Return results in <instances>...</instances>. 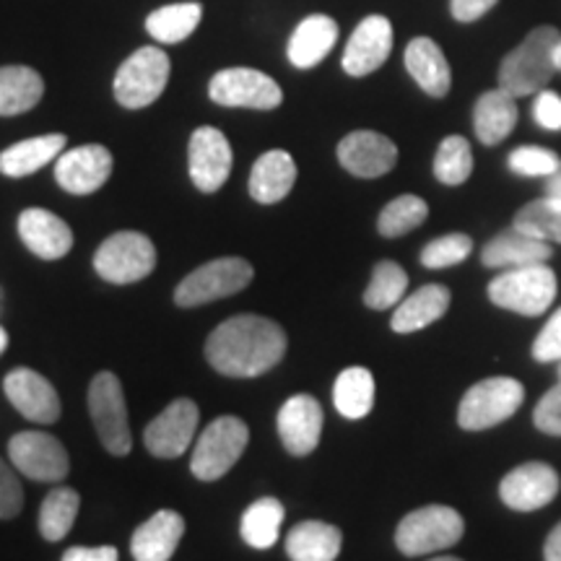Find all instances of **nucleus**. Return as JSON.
<instances>
[{
  "label": "nucleus",
  "instance_id": "30",
  "mask_svg": "<svg viewBox=\"0 0 561 561\" xmlns=\"http://www.w3.org/2000/svg\"><path fill=\"white\" fill-rule=\"evenodd\" d=\"M343 546V533L331 523L305 520L286 536V553L291 561H335Z\"/></svg>",
  "mask_w": 561,
  "mask_h": 561
},
{
  "label": "nucleus",
  "instance_id": "19",
  "mask_svg": "<svg viewBox=\"0 0 561 561\" xmlns=\"http://www.w3.org/2000/svg\"><path fill=\"white\" fill-rule=\"evenodd\" d=\"M392 53V24L385 16H367L359 21L343 53V70L354 79L375 73Z\"/></svg>",
  "mask_w": 561,
  "mask_h": 561
},
{
  "label": "nucleus",
  "instance_id": "18",
  "mask_svg": "<svg viewBox=\"0 0 561 561\" xmlns=\"http://www.w3.org/2000/svg\"><path fill=\"white\" fill-rule=\"evenodd\" d=\"M339 161L354 178L375 180L398 164V146L382 133L354 130L339 144Z\"/></svg>",
  "mask_w": 561,
  "mask_h": 561
},
{
  "label": "nucleus",
  "instance_id": "13",
  "mask_svg": "<svg viewBox=\"0 0 561 561\" xmlns=\"http://www.w3.org/2000/svg\"><path fill=\"white\" fill-rule=\"evenodd\" d=\"M198 405L191 398H178L146 426L144 442L153 458L174 460L191 450L195 432H198Z\"/></svg>",
  "mask_w": 561,
  "mask_h": 561
},
{
  "label": "nucleus",
  "instance_id": "7",
  "mask_svg": "<svg viewBox=\"0 0 561 561\" xmlns=\"http://www.w3.org/2000/svg\"><path fill=\"white\" fill-rule=\"evenodd\" d=\"M157 268V248L140 231H115L94 252V271L110 284L125 286L151 276Z\"/></svg>",
  "mask_w": 561,
  "mask_h": 561
},
{
  "label": "nucleus",
  "instance_id": "10",
  "mask_svg": "<svg viewBox=\"0 0 561 561\" xmlns=\"http://www.w3.org/2000/svg\"><path fill=\"white\" fill-rule=\"evenodd\" d=\"M252 276H255V271L242 257H219V261L201 265L191 276L182 278L178 289H174V301L180 307L208 305V301L248 289Z\"/></svg>",
  "mask_w": 561,
  "mask_h": 561
},
{
  "label": "nucleus",
  "instance_id": "44",
  "mask_svg": "<svg viewBox=\"0 0 561 561\" xmlns=\"http://www.w3.org/2000/svg\"><path fill=\"white\" fill-rule=\"evenodd\" d=\"M533 359L536 362H561V307L551 314L543 331L533 341Z\"/></svg>",
  "mask_w": 561,
  "mask_h": 561
},
{
  "label": "nucleus",
  "instance_id": "16",
  "mask_svg": "<svg viewBox=\"0 0 561 561\" xmlns=\"http://www.w3.org/2000/svg\"><path fill=\"white\" fill-rule=\"evenodd\" d=\"M191 180L201 193H216L231 172V146L221 130L203 125L191 136L187 146Z\"/></svg>",
  "mask_w": 561,
  "mask_h": 561
},
{
  "label": "nucleus",
  "instance_id": "21",
  "mask_svg": "<svg viewBox=\"0 0 561 561\" xmlns=\"http://www.w3.org/2000/svg\"><path fill=\"white\" fill-rule=\"evenodd\" d=\"M19 237L42 261H60L73 248V231L45 208H26L19 216Z\"/></svg>",
  "mask_w": 561,
  "mask_h": 561
},
{
  "label": "nucleus",
  "instance_id": "23",
  "mask_svg": "<svg viewBox=\"0 0 561 561\" xmlns=\"http://www.w3.org/2000/svg\"><path fill=\"white\" fill-rule=\"evenodd\" d=\"M551 255H553V248L549 242L538 240V237H530L525 234L523 229L512 227L483 244L481 263L486 265V268L510 271V268H523V265L549 263Z\"/></svg>",
  "mask_w": 561,
  "mask_h": 561
},
{
  "label": "nucleus",
  "instance_id": "33",
  "mask_svg": "<svg viewBox=\"0 0 561 561\" xmlns=\"http://www.w3.org/2000/svg\"><path fill=\"white\" fill-rule=\"evenodd\" d=\"M333 403L341 416L359 421L375 409V377L364 367H348L333 385Z\"/></svg>",
  "mask_w": 561,
  "mask_h": 561
},
{
  "label": "nucleus",
  "instance_id": "11",
  "mask_svg": "<svg viewBox=\"0 0 561 561\" xmlns=\"http://www.w3.org/2000/svg\"><path fill=\"white\" fill-rule=\"evenodd\" d=\"M208 96L221 107L248 110H276L284 102L278 83L255 68L219 70L208 83Z\"/></svg>",
  "mask_w": 561,
  "mask_h": 561
},
{
  "label": "nucleus",
  "instance_id": "38",
  "mask_svg": "<svg viewBox=\"0 0 561 561\" xmlns=\"http://www.w3.org/2000/svg\"><path fill=\"white\" fill-rule=\"evenodd\" d=\"M426 216H430V206H426L424 198H419V195H401V198L390 201L382 208L380 219H377V231L388 237V240H396V237L419 229L426 221Z\"/></svg>",
  "mask_w": 561,
  "mask_h": 561
},
{
  "label": "nucleus",
  "instance_id": "14",
  "mask_svg": "<svg viewBox=\"0 0 561 561\" xmlns=\"http://www.w3.org/2000/svg\"><path fill=\"white\" fill-rule=\"evenodd\" d=\"M561 479L549 462L530 460L510 471L500 483V500L515 512H536L549 507L559 496Z\"/></svg>",
  "mask_w": 561,
  "mask_h": 561
},
{
  "label": "nucleus",
  "instance_id": "26",
  "mask_svg": "<svg viewBox=\"0 0 561 561\" xmlns=\"http://www.w3.org/2000/svg\"><path fill=\"white\" fill-rule=\"evenodd\" d=\"M450 289L442 284L421 286L419 291H413L411 297H405L401 305L392 312L390 328L396 333L409 335L416 331H424L432 322L445 318V312L450 310Z\"/></svg>",
  "mask_w": 561,
  "mask_h": 561
},
{
  "label": "nucleus",
  "instance_id": "50",
  "mask_svg": "<svg viewBox=\"0 0 561 561\" xmlns=\"http://www.w3.org/2000/svg\"><path fill=\"white\" fill-rule=\"evenodd\" d=\"M5 346H9V333H5L3 328H0V354H3Z\"/></svg>",
  "mask_w": 561,
  "mask_h": 561
},
{
  "label": "nucleus",
  "instance_id": "22",
  "mask_svg": "<svg viewBox=\"0 0 561 561\" xmlns=\"http://www.w3.org/2000/svg\"><path fill=\"white\" fill-rule=\"evenodd\" d=\"M185 536V517L174 510H159L130 538V553L136 561H170Z\"/></svg>",
  "mask_w": 561,
  "mask_h": 561
},
{
  "label": "nucleus",
  "instance_id": "41",
  "mask_svg": "<svg viewBox=\"0 0 561 561\" xmlns=\"http://www.w3.org/2000/svg\"><path fill=\"white\" fill-rule=\"evenodd\" d=\"M510 170L523 178H551L561 170V159L543 146H520L510 153Z\"/></svg>",
  "mask_w": 561,
  "mask_h": 561
},
{
  "label": "nucleus",
  "instance_id": "28",
  "mask_svg": "<svg viewBox=\"0 0 561 561\" xmlns=\"http://www.w3.org/2000/svg\"><path fill=\"white\" fill-rule=\"evenodd\" d=\"M66 136L62 133H47V136L19 140L0 153V172L5 178H30L66 151Z\"/></svg>",
  "mask_w": 561,
  "mask_h": 561
},
{
  "label": "nucleus",
  "instance_id": "47",
  "mask_svg": "<svg viewBox=\"0 0 561 561\" xmlns=\"http://www.w3.org/2000/svg\"><path fill=\"white\" fill-rule=\"evenodd\" d=\"M60 561H121L115 546H73Z\"/></svg>",
  "mask_w": 561,
  "mask_h": 561
},
{
  "label": "nucleus",
  "instance_id": "2",
  "mask_svg": "<svg viewBox=\"0 0 561 561\" xmlns=\"http://www.w3.org/2000/svg\"><path fill=\"white\" fill-rule=\"evenodd\" d=\"M561 32L557 26H538L502 60L500 89L520 100L538 94L557 73V47Z\"/></svg>",
  "mask_w": 561,
  "mask_h": 561
},
{
  "label": "nucleus",
  "instance_id": "1",
  "mask_svg": "<svg viewBox=\"0 0 561 561\" xmlns=\"http://www.w3.org/2000/svg\"><path fill=\"white\" fill-rule=\"evenodd\" d=\"M284 328L263 314H234L221 322L206 341V359L224 377H261L284 359Z\"/></svg>",
  "mask_w": 561,
  "mask_h": 561
},
{
  "label": "nucleus",
  "instance_id": "39",
  "mask_svg": "<svg viewBox=\"0 0 561 561\" xmlns=\"http://www.w3.org/2000/svg\"><path fill=\"white\" fill-rule=\"evenodd\" d=\"M473 172V151L462 136H450L439 144L437 157H434V178L442 185H462Z\"/></svg>",
  "mask_w": 561,
  "mask_h": 561
},
{
  "label": "nucleus",
  "instance_id": "20",
  "mask_svg": "<svg viewBox=\"0 0 561 561\" xmlns=\"http://www.w3.org/2000/svg\"><path fill=\"white\" fill-rule=\"evenodd\" d=\"M320 434L322 409L318 398L301 392V396H291L289 401L280 405L278 437L284 442L286 453L294 455V458H305L320 445Z\"/></svg>",
  "mask_w": 561,
  "mask_h": 561
},
{
  "label": "nucleus",
  "instance_id": "4",
  "mask_svg": "<svg viewBox=\"0 0 561 561\" xmlns=\"http://www.w3.org/2000/svg\"><path fill=\"white\" fill-rule=\"evenodd\" d=\"M489 299L502 310L517 312L523 318H538L557 299V273L546 263L502 271L489 284Z\"/></svg>",
  "mask_w": 561,
  "mask_h": 561
},
{
  "label": "nucleus",
  "instance_id": "17",
  "mask_svg": "<svg viewBox=\"0 0 561 561\" xmlns=\"http://www.w3.org/2000/svg\"><path fill=\"white\" fill-rule=\"evenodd\" d=\"M5 398L21 416L34 421V424H55L60 419V398L58 390L47 377L30 367H19L5 375L3 380Z\"/></svg>",
  "mask_w": 561,
  "mask_h": 561
},
{
  "label": "nucleus",
  "instance_id": "15",
  "mask_svg": "<svg viewBox=\"0 0 561 561\" xmlns=\"http://www.w3.org/2000/svg\"><path fill=\"white\" fill-rule=\"evenodd\" d=\"M112 174V153L107 146L87 144L62 151L55 161V180L70 195L96 193Z\"/></svg>",
  "mask_w": 561,
  "mask_h": 561
},
{
  "label": "nucleus",
  "instance_id": "6",
  "mask_svg": "<svg viewBox=\"0 0 561 561\" xmlns=\"http://www.w3.org/2000/svg\"><path fill=\"white\" fill-rule=\"evenodd\" d=\"M525 388L515 377H486L462 396L458 405V424L466 432H483L500 426L520 411Z\"/></svg>",
  "mask_w": 561,
  "mask_h": 561
},
{
  "label": "nucleus",
  "instance_id": "53",
  "mask_svg": "<svg viewBox=\"0 0 561 561\" xmlns=\"http://www.w3.org/2000/svg\"><path fill=\"white\" fill-rule=\"evenodd\" d=\"M559 382H561V362H559Z\"/></svg>",
  "mask_w": 561,
  "mask_h": 561
},
{
  "label": "nucleus",
  "instance_id": "36",
  "mask_svg": "<svg viewBox=\"0 0 561 561\" xmlns=\"http://www.w3.org/2000/svg\"><path fill=\"white\" fill-rule=\"evenodd\" d=\"M405 291H409V273L398 263L382 261L371 271L369 286L364 291V305L369 310H390V307L401 305L405 299Z\"/></svg>",
  "mask_w": 561,
  "mask_h": 561
},
{
  "label": "nucleus",
  "instance_id": "45",
  "mask_svg": "<svg viewBox=\"0 0 561 561\" xmlns=\"http://www.w3.org/2000/svg\"><path fill=\"white\" fill-rule=\"evenodd\" d=\"M533 117L546 130H561V96L553 91H538Z\"/></svg>",
  "mask_w": 561,
  "mask_h": 561
},
{
  "label": "nucleus",
  "instance_id": "43",
  "mask_svg": "<svg viewBox=\"0 0 561 561\" xmlns=\"http://www.w3.org/2000/svg\"><path fill=\"white\" fill-rule=\"evenodd\" d=\"M533 424L538 432L561 437V382L538 401L536 411H533Z\"/></svg>",
  "mask_w": 561,
  "mask_h": 561
},
{
  "label": "nucleus",
  "instance_id": "29",
  "mask_svg": "<svg viewBox=\"0 0 561 561\" xmlns=\"http://www.w3.org/2000/svg\"><path fill=\"white\" fill-rule=\"evenodd\" d=\"M517 117H520V110H517L515 96L507 94L504 89L486 91V94L479 96L473 110L476 136L483 146L502 144L515 130Z\"/></svg>",
  "mask_w": 561,
  "mask_h": 561
},
{
  "label": "nucleus",
  "instance_id": "42",
  "mask_svg": "<svg viewBox=\"0 0 561 561\" xmlns=\"http://www.w3.org/2000/svg\"><path fill=\"white\" fill-rule=\"evenodd\" d=\"M24 510V486L13 468L0 458V520H13Z\"/></svg>",
  "mask_w": 561,
  "mask_h": 561
},
{
  "label": "nucleus",
  "instance_id": "25",
  "mask_svg": "<svg viewBox=\"0 0 561 561\" xmlns=\"http://www.w3.org/2000/svg\"><path fill=\"white\" fill-rule=\"evenodd\" d=\"M339 42V24L325 13L307 16L294 30L286 55H289L294 68H314L320 60H325Z\"/></svg>",
  "mask_w": 561,
  "mask_h": 561
},
{
  "label": "nucleus",
  "instance_id": "8",
  "mask_svg": "<svg viewBox=\"0 0 561 561\" xmlns=\"http://www.w3.org/2000/svg\"><path fill=\"white\" fill-rule=\"evenodd\" d=\"M170 81V58L159 47H140L115 76V100L125 110H144L164 94Z\"/></svg>",
  "mask_w": 561,
  "mask_h": 561
},
{
  "label": "nucleus",
  "instance_id": "52",
  "mask_svg": "<svg viewBox=\"0 0 561 561\" xmlns=\"http://www.w3.org/2000/svg\"><path fill=\"white\" fill-rule=\"evenodd\" d=\"M557 68L561 70V42H559V47H557Z\"/></svg>",
  "mask_w": 561,
  "mask_h": 561
},
{
  "label": "nucleus",
  "instance_id": "3",
  "mask_svg": "<svg viewBox=\"0 0 561 561\" xmlns=\"http://www.w3.org/2000/svg\"><path fill=\"white\" fill-rule=\"evenodd\" d=\"M466 533V520L447 504H426L409 512L396 530V546L403 557H430L455 546Z\"/></svg>",
  "mask_w": 561,
  "mask_h": 561
},
{
  "label": "nucleus",
  "instance_id": "46",
  "mask_svg": "<svg viewBox=\"0 0 561 561\" xmlns=\"http://www.w3.org/2000/svg\"><path fill=\"white\" fill-rule=\"evenodd\" d=\"M496 3H500V0H450V11L455 21L471 24V21H479L481 16H486Z\"/></svg>",
  "mask_w": 561,
  "mask_h": 561
},
{
  "label": "nucleus",
  "instance_id": "51",
  "mask_svg": "<svg viewBox=\"0 0 561 561\" xmlns=\"http://www.w3.org/2000/svg\"><path fill=\"white\" fill-rule=\"evenodd\" d=\"M430 561H462V559H458V557H434Z\"/></svg>",
  "mask_w": 561,
  "mask_h": 561
},
{
  "label": "nucleus",
  "instance_id": "32",
  "mask_svg": "<svg viewBox=\"0 0 561 561\" xmlns=\"http://www.w3.org/2000/svg\"><path fill=\"white\" fill-rule=\"evenodd\" d=\"M286 510L276 496H263V500L252 502L248 510H244L240 533L242 541L250 546V549L268 551L276 546L280 536V525H284Z\"/></svg>",
  "mask_w": 561,
  "mask_h": 561
},
{
  "label": "nucleus",
  "instance_id": "48",
  "mask_svg": "<svg viewBox=\"0 0 561 561\" xmlns=\"http://www.w3.org/2000/svg\"><path fill=\"white\" fill-rule=\"evenodd\" d=\"M543 561H561V523L549 533V538H546Z\"/></svg>",
  "mask_w": 561,
  "mask_h": 561
},
{
  "label": "nucleus",
  "instance_id": "49",
  "mask_svg": "<svg viewBox=\"0 0 561 561\" xmlns=\"http://www.w3.org/2000/svg\"><path fill=\"white\" fill-rule=\"evenodd\" d=\"M546 198L561 201V170L553 172L551 178H546Z\"/></svg>",
  "mask_w": 561,
  "mask_h": 561
},
{
  "label": "nucleus",
  "instance_id": "12",
  "mask_svg": "<svg viewBox=\"0 0 561 561\" xmlns=\"http://www.w3.org/2000/svg\"><path fill=\"white\" fill-rule=\"evenodd\" d=\"M9 458L21 476L42 483H58L70 471V458L62 442L45 432L13 434Z\"/></svg>",
  "mask_w": 561,
  "mask_h": 561
},
{
  "label": "nucleus",
  "instance_id": "27",
  "mask_svg": "<svg viewBox=\"0 0 561 561\" xmlns=\"http://www.w3.org/2000/svg\"><path fill=\"white\" fill-rule=\"evenodd\" d=\"M297 182V164L289 151H265L250 172V195L263 206L284 201Z\"/></svg>",
  "mask_w": 561,
  "mask_h": 561
},
{
  "label": "nucleus",
  "instance_id": "40",
  "mask_svg": "<svg viewBox=\"0 0 561 561\" xmlns=\"http://www.w3.org/2000/svg\"><path fill=\"white\" fill-rule=\"evenodd\" d=\"M471 252H473L471 237L460 234V231H453V234L437 237V240H432L424 250H421V265L432 271L450 268V265H458L466 261Z\"/></svg>",
  "mask_w": 561,
  "mask_h": 561
},
{
  "label": "nucleus",
  "instance_id": "37",
  "mask_svg": "<svg viewBox=\"0 0 561 561\" xmlns=\"http://www.w3.org/2000/svg\"><path fill=\"white\" fill-rule=\"evenodd\" d=\"M512 227L523 229L525 234L538 237L549 244H561V201L538 198L517 210Z\"/></svg>",
  "mask_w": 561,
  "mask_h": 561
},
{
  "label": "nucleus",
  "instance_id": "24",
  "mask_svg": "<svg viewBox=\"0 0 561 561\" xmlns=\"http://www.w3.org/2000/svg\"><path fill=\"white\" fill-rule=\"evenodd\" d=\"M405 68H409L411 79L419 83L421 91L442 100L453 87V70L447 62L445 53L437 42L430 37H416L405 47Z\"/></svg>",
  "mask_w": 561,
  "mask_h": 561
},
{
  "label": "nucleus",
  "instance_id": "31",
  "mask_svg": "<svg viewBox=\"0 0 561 561\" xmlns=\"http://www.w3.org/2000/svg\"><path fill=\"white\" fill-rule=\"evenodd\" d=\"M45 94V81L30 66L0 68V117L24 115L34 110Z\"/></svg>",
  "mask_w": 561,
  "mask_h": 561
},
{
  "label": "nucleus",
  "instance_id": "34",
  "mask_svg": "<svg viewBox=\"0 0 561 561\" xmlns=\"http://www.w3.org/2000/svg\"><path fill=\"white\" fill-rule=\"evenodd\" d=\"M81 496L76 489L55 486L50 494L45 496L39 507V533L45 541L58 543L68 536L73 528L76 517H79Z\"/></svg>",
  "mask_w": 561,
  "mask_h": 561
},
{
  "label": "nucleus",
  "instance_id": "5",
  "mask_svg": "<svg viewBox=\"0 0 561 561\" xmlns=\"http://www.w3.org/2000/svg\"><path fill=\"white\" fill-rule=\"evenodd\" d=\"M250 430L242 419L219 416L214 419L206 430L201 432V439L193 445L191 471L201 481H219L227 476L234 462L248 450Z\"/></svg>",
  "mask_w": 561,
  "mask_h": 561
},
{
  "label": "nucleus",
  "instance_id": "9",
  "mask_svg": "<svg viewBox=\"0 0 561 561\" xmlns=\"http://www.w3.org/2000/svg\"><path fill=\"white\" fill-rule=\"evenodd\" d=\"M89 413L104 450L112 455H128L133 447V434L123 382L117 380V375H112V371L94 375V380L89 385Z\"/></svg>",
  "mask_w": 561,
  "mask_h": 561
},
{
  "label": "nucleus",
  "instance_id": "35",
  "mask_svg": "<svg viewBox=\"0 0 561 561\" xmlns=\"http://www.w3.org/2000/svg\"><path fill=\"white\" fill-rule=\"evenodd\" d=\"M201 19V3L164 5V9L153 11L151 16L146 19V32H149L157 42H164V45H178V42L187 39L195 30H198Z\"/></svg>",
  "mask_w": 561,
  "mask_h": 561
}]
</instances>
